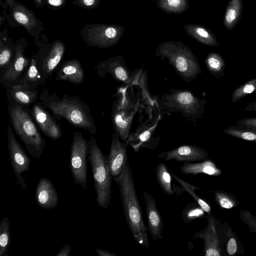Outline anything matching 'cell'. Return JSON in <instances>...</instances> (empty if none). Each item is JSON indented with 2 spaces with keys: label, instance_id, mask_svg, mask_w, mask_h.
I'll return each mask as SVG.
<instances>
[{
  "label": "cell",
  "instance_id": "4316f807",
  "mask_svg": "<svg viewBox=\"0 0 256 256\" xmlns=\"http://www.w3.org/2000/svg\"><path fill=\"white\" fill-rule=\"evenodd\" d=\"M204 63L208 72L216 78L218 80L223 78L226 63L220 54L217 52L208 54L204 60Z\"/></svg>",
  "mask_w": 256,
  "mask_h": 256
},
{
  "label": "cell",
  "instance_id": "74e56055",
  "mask_svg": "<svg viewBox=\"0 0 256 256\" xmlns=\"http://www.w3.org/2000/svg\"><path fill=\"white\" fill-rule=\"evenodd\" d=\"M241 222L246 225L249 230L256 234V216L248 210H242L239 212Z\"/></svg>",
  "mask_w": 256,
  "mask_h": 256
},
{
  "label": "cell",
  "instance_id": "bcb514c9",
  "mask_svg": "<svg viewBox=\"0 0 256 256\" xmlns=\"http://www.w3.org/2000/svg\"><path fill=\"white\" fill-rule=\"evenodd\" d=\"M38 8H42L44 4V0H32Z\"/></svg>",
  "mask_w": 256,
  "mask_h": 256
},
{
  "label": "cell",
  "instance_id": "4fadbf2b",
  "mask_svg": "<svg viewBox=\"0 0 256 256\" xmlns=\"http://www.w3.org/2000/svg\"><path fill=\"white\" fill-rule=\"evenodd\" d=\"M98 67L101 75L109 73L117 82L126 86L134 84L138 82L140 74L139 70L130 72L124 58L119 56L100 62Z\"/></svg>",
  "mask_w": 256,
  "mask_h": 256
},
{
  "label": "cell",
  "instance_id": "e575fe53",
  "mask_svg": "<svg viewBox=\"0 0 256 256\" xmlns=\"http://www.w3.org/2000/svg\"><path fill=\"white\" fill-rule=\"evenodd\" d=\"M214 192V201L222 208H234L239 204L238 198L228 192L216 190Z\"/></svg>",
  "mask_w": 256,
  "mask_h": 256
},
{
  "label": "cell",
  "instance_id": "836d02e7",
  "mask_svg": "<svg viewBox=\"0 0 256 256\" xmlns=\"http://www.w3.org/2000/svg\"><path fill=\"white\" fill-rule=\"evenodd\" d=\"M182 220L186 224L194 220L206 218V212L196 202L189 203L182 210Z\"/></svg>",
  "mask_w": 256,
  "mask_h": 256
},
{
  "label": "cell",
  "instance_id": "ee69618b",
  "mask_svg": "<svg viewBox=\"0 0 256 256\" xmlns=\"http://www.w3.org/2000/svg\"><path fill=\"white\" fill-rule=\"evenodd\" d=\"M95 251L99 256H116L112 252L100 248H96Z\"/></svg>",
  "mask_w": 256,
  "mask_h": 256
},
{
  "label": "cell",
  "instance_id": "9a60e30c",
  "mask_svg": "<svg viewBox=\"0 0 256 256\" xmlns=\"http://www.w3.org/2000/svg\"><path fill=\"white\" fill-rule=\"evenodd\" d=\"M34 42L46 54L42 60V70L44 74H49L56 67L64 54V43L60 40L47 43L48 38L44 34L41 35L38 40H34Z\"/></svg>",
  "mask_w": 256,
  "mask_h": 256
},
{
  "label": "cell",
  "instance_id": "277c9868",
  "mask_svg": "<svg viewBox=\"0 0 256 256\" xmlns=\"http://www.w3.org/2000/svg\"><path fill=\"white\" fill-rule=\"evenodd\" d=\"M206 102L190 90L172 88L161 96L159 103L162 110L180 112L186 120L196 122L204 114Z\"/></svg>",
  "mask_w": 256,
  "mask_h": 256
},
{
  "label": "cell",
  "instance_id": "5b68a950",
  "mask_svg": "<svg viewBox=\"0 0 256 256\" xmlns=\"http://www.w3.org/2000/svg\"><path fill=\"white\" fill-rule=\"evenodd\" d=\"M42 101L44 106L54 115L64 118L75 126L86 130L92 134L96 132L92 114L82 103L70 98L52 100L48 97L42 98Z\"/></svg>",
  "mask_w": 256,
  "mask_h": 256
},
{
  "label": "cell",
  "instance_id": "7c38bea8",
  "mask_svg": "<svg viewBox=\"0 0 256 256\" xmlns=\"http://www.w3.org/2000/svg\"><path fill=\"white\" fill-rule=\"evenodd\" d=\"M8 145L10 161L17 182L21 188H26L22 173L30 170V160L16 140L10 124L8 126Z\"/></svg>",
  "mask_w": 256,
  "mask_h": 256
},
{
  "label": "cell",
  "instance_id": "44dd1931",
  "mask_svg": "<svg viewBox=\"0 0 256 256\" xmlns=\"http://www.w3.org/2000/svg\"><path fill=\"white\" fill-rule=\"evenodd\" d=\"M33 115L42 132L50 139L56 140L60 138V128L49 114L38 104L33 106Z\"/></svg>",
  "mask_w": 256,
  "mask_h": 256
},
{
  "label": "cell",
  "instance_id": "8d00e7d4",
  "mask_svg": "<svg viewBox=\"0 0 256 256\" xmlns=\"http://www.w3.org/2000/svg\"><path fill=\"white\" fill-rule=\"evenodd\" d=\"M256 92V78H252L240 86L232 92L231 102L235 103L246 96Z\"/></svg>",
  "mask_w": 256,
  "mask_h": 256
},
{
  "label": "cell",
  "instance_id": "5bb4252c",
  "mask_svg": "<svg viewBox=\"0 0 256 256\" xmlns=\"http://www.w3.org/2000/svg\"><path fill=\"white\" fill-rule=\"evenodd\" d=\"M158 122H144L137 127L134 132H130L125 142L131 146L134 152H138L142 148L155 149L158 145L160 138L154 136Z\"/></svg>",
  "mask_w": 256,
  "mask_h": 256
},
{
  "label": "cell",
  "instance_id": "30bf717a",
  "mask_svg": "<svg viewBox=\"0 0 256 256\" xmlns=\"http://www.w3.org/2000/svg\"><path fill=\"white\" fill-rule=\"evenodd\" d=\"M125 28L120 25L90 24L84 25L79 32L88 46L107 48L118 42L124 34Z\"/></svg>",
  "mask_w": 256,
  "mask_h": 256
},
{
  "label": "cell",
  "instance_id": "f1b7e54d",
  "mask_svg": "<svg viewBox=\"0 0 256 256\" xmlns=\"http://www.w3.org/2000/svg\"><path fill=\"white\" fill-rule=\"evenodd\" d=\"M156 174L157 182L162 190L169 196L173 195L174 192L172 187V176L164 164H158Z\"/></svg>",
  "mask_w": 256,
  "mask_h": 256
},
{
  "label": "cell",
  "instance_id": "7bdbcfd3",
  "mask_svg": "<svg viewBox=\"0 0 256 256\" xmlns=\"http://www.w3.org/2000/svg\"><path fill=\"white\" fill-rule=\"evenodd\" d=\"M71 252V248L69 244L64 245L60 250L56 256H69Z\"/></svg>",
  "mask_w": 256,
  "mask_h": 256
},
{
  "label": "cell",
  "instance_id": "f546056e",
  "mask_svg": "<svg viewBox=\"0 0 256 256\" xmlns=\"http://www.w3.org/2000/svg\"><path fill=\"white\" fill-rule=\"evenodd\" d=\"M11 94L15 100L22 104H31L36 97V94L30 90L26 83L14 86Z\"/></svg>",
  "mask_w": 256,
  "mask_h": 256
},
{
  "label": "cell",
  "instance_id": "6da1fadb",
  "mask_svg": "<svg viewBox=\"0 0 256 256\" xmlns=\"http://www.w3.org/2000/svg\"><path fill=\"white\" fill-rule=\"evenodd\" d=\"M113 180L119 186L124 216L133 238L140 246L148 248V228L144 222L132 170L128 161L122 173L113 177Z\"/></svg>",
  "mask_w": 256,
  "mask_h": 256
},
{
  "label": "cell",
  "instance_id": "f35d334b",
  "mask_svg": "<svg viewBox=\"0 0 256 256\" xmlns=\"http://www.w3.org/2000/svg\"><path fill=\"white\" fill-rule=\"evenodd\" d=\"M36 61L32 58L31 63L25 76V80L29 82H36L40 79V75L36 67Z\"/></svg>",
  "mask_w": 256,
  "mask_h": 256
},
{
  "label": "cell",
  "instance_id": "cb8c5ba5",
  "mask_svg": "<svg viewBox=\"0 0 256 256\" xmlns=\"http://www.w3.org/2000/svg\"><path fill=\"white\" fill-rule=\"evenodd\" d=\"M188 35L199 42L210 46H219L216 36L205 27L195 24H187L183 26Z\"/></svg>",
  "mask_w": 256,
  "mask_h": 256
},
{
  "label": "cell",
  "instance_id": "7a4b0ae2",
  "mask_svg": "<svg viewBox=\"0 0 256 256\" xmlns=\"http://www.w3.org/2000/svg\"><path fill=\"white\" fill-rule=\"evenodd\" d=\"M155 56L162 60L167 59L176 74L186 82H191L202 73L196 56L182 42L168 40L162 42L156 48Z\"/></svg>",
  "mask_w": 256,
  "mask_h": 256
},
{
  "label": "cell",
  "instance_id": "f6af8a7d",
  "mask_svg": "<svg viewBox=\"0 0 256 256\" xmlns=\"http://www.w3.org/2000/svg\"><path fill=\"white\" fill-rule=\"evenodd\" d=\"M243 110L244 112H256V101L249 102Z\"/></svg>",
  "mask_w": 256,
  "mask_h": 256
},
{
  "label": "cell",
  "instance_id": "8fae6325",
  "mask_svg": "<svg viewBox=\"0 0 256 256\" xmlns=\"http://www.w3.org/2000/svg\"><path fill=\"white\" fill-rule=\"evenodd\" d=\"M89 143L82 134L75 132L71 144L69 167L74 183L86 190L87 188L86 157Z\"/></svg>",
  "mask_w": 256,
  "mask_h": 256
},
{
  "label": "cell",
  "instance_id": "603a6c76",
  "mask_svg": "<svg viewBox=\"0 0 256 256\" xmlns=\"http://www.w3.org/2000/svg\"><path fill=\"white\" fill-rule=\"evenodd\" d=\"M58 77L60 80L72 83H82L84 73L80 62L76 59L66 61L60 68Z\"/></svg>",
  "mask_w": 256,
  "mask_h": 256
},
{
  "label": "cell",
  "instance_id": "60d3db41",
  "mask_svg": "<svg viewBox=\"0 0 256 256\" xmlns=\"http://www.w3.org/2000/svg\"><path fill=\"white\" fill-rule=\"evenodd\" d=\"M236 125L240 128L256 132V116L244 118L237 120Z\"/></svg>",
  "mask_w": 256,
  "mask_h": 256
},
{
  "label": "cell",
  "instance_id": "e0dca14e",
  "mask_svg": "<svg viewBox=\"0 0 256 256\" xmlns=\"http://www.w3.org/2000/svg\"><path fill=\"white\" fill-rule=\"evenodd\" d=\"M127 145L121 142L119 134L116 132L112 134L110 148L108 156V163L112 177L119 176L128 162Z\"/></svg>",
  "mask_w": 256,
  "mask_h": 256
},
{
  "label": "cell",
  "instance_id": "d6a6232c",
  "mask_svg": "<svg viewBox=\"0 0 256 256\" xmlns=\"http://www.w3.org/2000/svg\"><path fill=\"white\" fill-rule=\"evenodd\" d=\"M11 242L10 221L8 217H4L0 222V256H8Z\"/></svg>",
  "mask_w": 256,
  "mask_h": 256
},
{
  "label": "cell",
  "instance_id": "d590c367",
  "mask_svg": "<svg viewBox=\"0 0 256 256\" xmlns=\"http://www.w3.org/2000/svg\"><path fill=\"white\" fill-rule=\"evenodd\" d=\"M223 132L231 136L256 142V132L240 128L236 125L230 126L228 128L224 129Z\"/></svg>",
  "mask_w": 256,
  "mask_h": 256
},
{
  "label": "cell",
  "instance_id": "ab89813d",
  "mask_svg": "<svg viewBox=\"0 0 256 256\" xmlns=\"http://www.w3.org/2000/svg\"><path fill=\"white\" fill-rule=\"evenodd\" d=\"M101 0H74L72 4L78 7L87 10L96 8Z\"/></svg>",
  "mask_w": 256,
  "mask_h": 256
},
{
  "label": "cell",
  "instance_id": "7402d4cb",
  "mask_svg": "<svg viewBox=\"0 0 256 256\" xmlns=\"http://www.w3.org/2000/svg\"><path fill=\"white\" fill-rule=\"evenodd\" d=\"M180 172L185 174L195 176L199 174L218 176L222 173L214 161L208 159L200 162H185L180 166Z\"/></svg>",
  "mask_w": 256,
  "mask_h": 256
},
{
  "label": "cell",
  "instance_id": "484cf974",
  "mask_svg": "<svg viewBox=\"0 0 256 256\" xmlns=\"http://www.w3.org/2000/svg\"><path fill=\"white\" fill-rule=\"evenodd\" d=\"M242 10V0H231L229 2L224 17V24L226 29H233L240 18Z\"/></svg>",
  "mask_w": 256,
  "mask_h": 256
},
{
  "label": "cell",
  "instance_id": "8992f818",
  "mask_svg": "<svg viewBox=\"0 0 256 256\" xmlns=\"http://www.w3.org/2000/svg\"><path fill=\"white\" fill-rule=\"evenodd\" d=\"M10 116L13 128L29 154L40 159L46 143L29 114L22 106L16 104L11 108Z\"/></svg>",
  "mask_w": 256,
  "mask_h": 256
},
{
  "label": "cell",
  "instance_id": "83f0119b",
  "mask_svg": "<svg viewBox=\"0 0 256 256\" xmlns=\"http://www.w3.org/2000/svg\"><path fill=\"white\" fill-rule=\"evenodd\" d=\"M244 254V248L240 239L228 226L224 242V256H233Z\"/></svg>",
  "mask_w": 256,
  "mask_h": 256
},
{
  "label": "cell",
  "instance_id": "b9f144b4",
  "mask_svg": "<svg viewBox=\"0 0 256 256\" xmlns=\"http://www.w3.org/2000/svg\"><path fill=\"white\" fill-rule=\"evenodd\" d=\"M44 4L50 9L56 10L66 6V0H44Z\"/></svg>",
  "mask_w": 256,
  "mask_h": 256
},
{
  "label": "cell",
  "instance_id": "1f68e13d",
  "mask_svg": "<svg viewBox=\"0 0 256 256\" xmlns=\"http://www.w3.org/2000/svg\"><path fill=\"white\" fill-rule=\"evenodd\" d=\"M157 6L159 9L170 14H181L188 8V0H157Z\"/></svg>",
  "mask_w": 256,
  "mask_h": 256
},
{
  "label": "cell",
  "instance_id": "3957f363",
  "mask_svg": "<svg viewBox=\"0 0 256 256\" xmlns=\"http://www.w3.org/2000/svg\"><path fill=\"white\" fill-rule=\"evenodd\" d=\"M88 143V160L94 178L96 200L100 208L106 209L111 202L112 178L108 156L102 152L94 137H90Z\"/></svg>",
  "mask_w": 256,
  "mask_h": 256
},
{
  "label": "cell",
  "instance_id": "4dcf8cb0",
  "mask_svg": "<svg viewBox=\"0 0 256 256\" xmlns=\"http://www.w3.org/2000/svg\"><path fill=\"white\" fill-rule=\"evenodd\" d=\"M170 172L172 178H173L182 186L184 191L187 192L193 198L195 202H198V204L204 209L206 214H212V206L210 203L206 200L199 197L195 192L196 190L200 189V188L190 184L182 179H181L170 171Z\"/></svg>",
  "mask_w": 256,
  "mask_h": 256
},
{
  "label": "cell",
  "instance_id": "d4e9b609",
  "mask_svg": "<svg viewBox=\"0 0 256 256\" xmlns=\"http://www.w3.org/2000/svg\"><path fill=\"white\" fill-rule=\"evenodd\" d=\"M16 48V44L12 43L8 36V30L4 29L0 32V65L2 68L10 64Z\"/></svg>",
  "mask_w": 256,
  "mask_h": 256
},
{
  "label": "cell",
  "instance_id": "52a82bcc",
  "mask_svg": "<svg viewBox=\"0 0 256 256\" xmlns=\"http://www.w3.org/2000/svg\"><path fill=\"white\" fill-rule=\"evenodd\" d=\"M3 14L8 24L15 28L22 26L33 38L38 40L44 29L43 22L33 11L16 0H0ZM2 16V15H1Z\"/></svg>",
  "mask_w": 256,
  "mask_h": 256
},
{
  "label": "cell",
  "instance_id": "2e32d148",
  "mask_svg": "<svg viewBox=\"0 0 256 256\" xmlns=\"http://www.w3.org/2000/svg\"><path fill=\"white\" fill-rule=\"evenodd\" d=\"M158 156L166 161L174 160L184 162H201L208 159V154L205 149L193 144L180 146L170 150L160 153Z\"/></svg>",
  "mask_w": 256,
  "mask_h": 256
},
{
  "label": "cell",
  "instance_id": "ffe728a7",
  "mask_svg": "<svg viewBox=\"0 0 256 256\" xmlns=\"http://www.w3.org/2000/svg\"><path fill=\"white\" fill-rule=\"evenodd\" d=\"M16 48L14 60L3 76V79L5 80H16L29 62L28 59L24 54V52L27 46L26 40L22 38L16 42Z\"/></svg>",
  "mask_w": 256,
  "mask_h": 256
},
{
  "label": "cell",
  "instance_id": "ac0fdd59",
  "mask_svg": "<svg viewBox=\"0 0 256 256\" xmlns=\"http://www.w3.org/2000/svg\"><path fill=\"white\" fill-rule=\"evenodd\" d=\"M142 194L146 204L148 230L152 240L155 242L163 238L162 219L152 196L144 190H142Z\"/></svg>",
  "mask_w": 256,
  "mask_h": 256
},
{
  "label": "cell",
  "instance_id": "ba28073f",
  "mask_svg": "<svg viewBox=\"0 0 256 256\" xmlns=\"http://www.w3.org/2000/svg\"><path fill=\"white\" fill-rule=\"evenodd\" d=\"M118 98L114 102L111 116L114 132L124 142L127 140L132 124L138 108V102L129 94L126 87L117 92Z\"/></svg>",
  "mask_w": 256,
  "mask_h": 256
},
{
  "label": "cell",
  "instance_id": "d6986e66",
  "mask_svg": "<svg viewBox=\"0 0 256 256\" xmlns=\"http://www.w3.org/2000/svg\"><path fill=\"white\" fill-rule=\"evenodd\" d=\"M36 200L43 209H52L58 204V195L53 184L47 178L39 180L36 190Z\"/></svg>",
  "mask_w": 256,
  "mask_h": 256
},
{
  "label": "cell",
  "instance_id": "9c48e42d",
  "mask_svg": "<svg viewBox=\"0 0 256 256\" xmlns=\"http://www.w3.org/2000/svg\"><path fill=\"white\" fill-rule=\"evenodd\" d=\"M206 226L196 232L194 239L200 238L202 240L205 256H224L225 238L229 224L226 222L222 224L212 214H206Z\"/></svg>",
  "mask_w": 256,
  "mask_h": 256
}]
</instances>
